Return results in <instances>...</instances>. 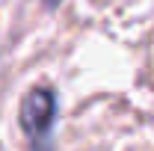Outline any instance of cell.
Listing matches in <instances>:
<instances>
[{
  "label": "cell",
  "mask_w": 154,
  "mask_h": 151,
  "mask_svg": "<svg viewBox=\"0 0 154 151\" xmlns=\"http://www.w3.org/2000/svg\"><path fill=\"white\" fill-rule=\"evenodd\" d=\"M21 131L27 133V139L33 142L36 151H48L51 133L57 125V92L48 86H38L21 98V110H18Z\"/></svg>",
  "instance_id": "1"
},
{
  "label": "cell",
  "mask_w": 154,
  "mask_h": 151,
  "mask_svg": "<svg viewBox=\"0 0 154 151\" xmlns=\"http://www.w3.org/2000/svg\"><path fill=\"white\" fill-rule=\"evenodd\" d=\"M59 0H45V6H57Z\"/></svg>",
  "instance_id": "2"
}]
</instances>
